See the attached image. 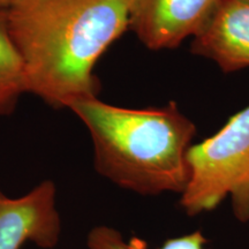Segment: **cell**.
Returning a JSON list of instances; mask_svg holds the SVG:
<instances>
[{
  "label": "cell",
  "instance_id": "cell-2",
  "mask_svg": "<svg viewBox=\"0 0 249 249\" xmlns=\"http://www.w3.org/2000/svg\"><path fill=\"white\" fill-rule=\"evenodd\" d=\"M93 147V165L114 185L141 195L181 194L189 179L187 151L194 123L176 102L160 107L126 108L98 97L74 103Z\"/></svg>",
  "mask_w": 249,
  "mask_h": 249
},
{
  "label": "cell",
  "instance_id": "cell-9",
  "mask_svg": "<svg viewBox=\"0 0 249 249\" xmlns=\"http://www.w3.org/2000/svg\"><path fill=\"white\" fill-rule=\"evenodd\" d=\"M14 0H0V11H6Z\"/></svg>",
  "mask_w": 249,
  "mask_h": 249
},
{
  "label": "cell",
  "instance_id": "cell-7",
  "mask_svg": "<svg viewBox=\"0 0 249 249\" xmlns=\"http://www.w3.org/2000/svg\"><path fill=\"white\" fill-rule=\"evenodd\" d=\"M26 92L23 60L9 34L6 11H0V117L11 114Z\"/></svg>",
  "mask_w": 249,
  "mask_h": 249
},
{
  "label": "cell",
  "instance_id": "cell-5",
  "mask_svg": "<svg viewBox=\"0 0 249 249\" xmlns=\"http://www.w3.org/2000/svg\"><path fill=\"white\" fill-rule=\"evenodd\" d=\"M61 233L57 187L44 180L20 197L0 189V249H21L27 242L53 249Z\"/></svg>",
  "mask_w": 249,
  "mask_h": 249
},
{
  "label": "cell",
  "instance_id": "cell-8",
  "mask_svg": "<svg viewBox=\"0 0 249 249\" xmlns=\"http://www.w3.org/2000/svg\"><path fill=\"white\" fill-rule=\"evenodd\" d=\"M207 238L201 231H195L165 241L160 249H204ZM88 249H134L118 230L110 226H96L87 238Z\"/></svg>",
  "mask_w": 249,
  "mask_h": 249
},
{
  "label": "cell",
  "instance_id": "cell-3",
  "mask_svg": "<svg viewBox=\"0 0 249 249\" xmlns=\"http://www.w3.org/2000/svg\"><path fill=\"white\" fill-rule=\"evenodd\" d=\"M189 179L180 194L188 216L210 213L227 197L240 223H249V107L187 151Z\"/></svg>",
  "mask_w": 249,
  "mask_h": 249
},
{
  "label": "cell",
  "instance_id": "cell-4",
  "mask_svg": "<svg viewBox=\"0 0 249 249\" xmlns=\"http://www.w3.org/2000/svg\"><path fill=\"white\" fill-rule=\"evenodd\" d=\"M129 30L145 48L160 51L178 48L201 33L220 0H124Z\"/></svg>",
  "mask_w": 249,
  "mask_h": 249
},
{
  "label": "cell",
  "instance_id": "cell-6",
  "mask_svg": "<svg viewBox=\"0 0 249 249\" xmlns=\"http://www.w3.org/2000/svg\"><path fill=\"white\" fill-rule=\"evenodd\" d=\"M191 50L216 62L224 73L249 67V0H220Z\"/></svg>",
  "mask_w": 249,
  "mask_h": 249
},
{
  "label": "cell",
  "instance_id": "cell-1",
  "mask_svg": "<svg viewBox=\"0 0 249 249\" xmlns=\"http://www.w3.org/2000/svg\"><path fill=\"white\" fill-rule=\"evenodd\" d=\"M6 15L28 92L53 108L98 97L96 64L129 29L124 0H14Z\"/></svg>",
  "mask_w": 249,
  "mask_h": 249
}]
</instances>
